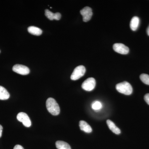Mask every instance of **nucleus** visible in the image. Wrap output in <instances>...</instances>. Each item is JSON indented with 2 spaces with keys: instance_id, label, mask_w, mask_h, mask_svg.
<instances>
[{
  "instance_id": "10",
  "label": "nucleus",
  "mask_w": 149,
  "mask_h": 149,
  "mask_svg": "<svg viewBox=\"0 0 149 149\" xmlns=\"http://www.w3.org/2000/svg\"><path fill=\"white\" fill-rule=\"evenodd\" d=\"M79 126H80V130H83L85 133H91L93 130L90 125L84 120H80L79 122Z\"/></svg>"
},
{
  "instance_id": "13",
  "label": "nucleus",
  "mask_w": 149,
  "mask_h": 149,
  "mask_svg": "<svg viewBox=\"0 0 149 149\" xmlns=\"http://www.w3.org/2000/svg\"><path fill=\"white\" fill-rule=\"evenodd\" d=\"M27 30L29 33L36 36H40L42 33V29L35 26H30L28 27Z\"/></svg>"
},
{
  "instance_id": "9",
  "label": "nucleus",
  "mask_w": 149,
  "mask_h": 149,
  "mask_svg": "<svg viewBox=\"0 0 149 149\" xmlns=\"http://www.w3.org/2000/svg\"><path fill=\"white\" fill-rule=\"evenodd\" d=\"M45 15L50 20H53L54 19H55V20H58L61 18V14L59 13H53L52 12L48 9L45 10Z\"/></svg>"
},
{
  "instance_id": "15",
  "label": "nucleus",
  "mask_w": 149,
  "mask_h": 149,
  "mask_svg": "<svg viewBox=\"0 0 149 149\" xmlns=\"http://www.w3.org/2000/svg\"><path fill=\"white\" fill-rule=\"evenodd\" d=\"M56 146L58 149H71L69 144L64 141H56Z\"/></svg>"
},
{
  "instance_id": "7",
  "label": "nucleus",
  "mask_w": 149,
  "mask_h": 149,
  "mask_svg": "<svg viewBox=\"0 0 149 149\" xmlns=\"http://www.w3.org/2000/svg\"><path fill=\"white\" fill-rule=\"evenodd\" d=\"M80 13L83 16V21L85 22H87L91 20L93 15L92 8L89 7H85L82 9L80 10Z\"/></svg>"
},
{
  "instance_id": "4",
  "label": "nucleus",
  "mask_w": 149,
  "mask_h": 149,
  "mask_svg": "<svg viewBox=\"0 0 149 149\" xmlns=\"http://www.w3.org/2000/svg\"><path fill=\"white\" fill-rule=\"evenodd\" d=\"M95 86V80L93 77H89L83 82L82 88L85 91H91L94 90Z\"/></svg>"
},
{
  "instance_id": "8",
  "label": "nucleus",
  "mask_w": 149,
  "mask_h": 149,
  "mask_svg": "<svg viewBox=\"0 0 149 149\" xmlns=\"http://www.w3.org/2000/svg\"><path fill=\"white\" fill-rule=\"evenodd\" d=\"M113 49L115 52L121 54H127L129 52L128 47L121 43H116L114 44Z\"/></svg>"
},
{
  "instance_id": "3",
  "label": "nucleus",
  "mask_w": 149,
  "mask_h": 149,
  "mask_svg": "<svg viewBox=\"0 0 149 149\" xmlns=\"http://www.w3.org/2000/svg\"><path fill=\"white\" fill-rule=\"evenodd\" d=\"M85 72H86V69L85 66L82 65L77 66L73 70L70 78L71 80H78L81 77H83L85 74Z\"/></svg>"
},
{
  "instance_id": "12",
  "label": "nucleus",
  "mask_w": 149,
  "mask_h": 149,
  "mask_svg": "<svg viewBox=\"0 0 149 149\" xmlns=\"http://www.w3.org/2000/svg\"><path fill=\"white\" fill-rule=\"evenodd\" d=\"M140 24V19L137 16L133 17L130 22V27L131 30L136 31L139 27Z\"/></svg>"
},
{
  "instance_id": "11",
  "label": "nucleus",
  "mask_w": 149,
  "mask_h": 149,
  "mask_svg": "<svg viewBox=\"0 0 149 149\" xmlns=\"http://www.w3.org/2000/svg\"><path fill=\"white\" fill-rule=\"evenodd\" d=\"M107 123L110 130H111L112 132L117 135L120 134L121 131H120V129L117 127L115 124L111 120H107Z\"/></svg>"
},
{
  "instance_id": "22",
  "label": "nucleus",
  "mask_w": 149,
  "mask_h": 149,
  "mask_svg": "<svg viewBox=\"0 0 149 149\" xmlns=\"http://www.w3.org/2000/svg\"><path fill=\"white\" fill-rule=\"evenodd\" d=\"M0 53H1V51H0Z\"/></svg>"
},
{
  "instance_id": "20",
  "label": "nucleus",
  "mask_w": 149,
  "mask_h": 149,
  "mask_svg": "<svg viewBox=\"0 0 149 149\" xmlns=\"http://www.w3.org/2000/svg\"><path fill=\"white\" fill-rule=\"evenodd\" d=\"M3 127L1 125H0V138L1 137L2 134Z\"/></svg>"
},
{
  "instance_id": "5",
  "label": "nucleus",
  "mask_w": 149,
  "mask_h": 149,
  "mask_svg": "<svg viewBox=\"0 0 149 149\" xmlns=\"http://www.w3.org/2000/svg\"><path fill=\"white\" fill-rule=\"evenodd\" d=\"M17 120L23 123L24 126L29 127L31 125V121L27 114L24 112H20L17 116Z\"/></svg>"
},
{
  "instance_id": "21",
  "label": "nucleus",
  "mask_w": 149,
  "mask_h": 149,
  "mask_svg": "<svg viewBox=\"0 0 149 149\" xmlns=\"http://www.w3.org/2000/svg\"><path fill=\"white\" fill-rule=\"evenodd\" d=\"M147 34H148V35L149 36V25L148 27V28L147 29Z\"/></svg>"
},
{
  "instance_id": "1",
  "label": "nucleus",
  "mask_w": 149,
  "mask_h": 149,
  "mask_svg": "<svg viewBox=\"0 0 149 149\" xmlns=\"http://www.w3.org/2000/svg\"><path fill=\"white\" fill-rule=\"evenodd\" d=\"M46 107L48 111L53 115H58L60 112V109L58 104L52 98H49L47 100Z\"/></svg>"
},
{
  "instance_id": "19",
  "label": "nucleus",
  "mask_w": 149,
  "mask_h": 149,
  "mask_svg": "<svg viewBox=\"0 0 149 149\" xmlns=\"http://www.w3.org/2000/svg\"><path fill=\"white\" fill-rule=\"evenodd\" d=\"M13 149H24L21 146L19 145H17Z\"/></svg>"
},
{
  "instance_id": "16",
  "label": "nucleus",
  "mask_w": 149,
  "mask_h": 149,
  "mask_svg": "<svg viewBox=\"0 0 149 149\" xmlns=\"http://www.w3.org/2000/svg\"><path fill=\"white\" fill-rule=\"evenodd\" d=\"M140 79L143 83L149 85V75L146 74H142L140 75Z\"/></svg>"
},
{
  "instance_id": "6",
  "label": "nucleus",
  "mask_w": 149,
  "mask_h": 149,
  "mask_svg": "<svg viewBox=\"0 0 149 149\" xmlns=\"http://www.w3.org/2000/svg\"><path fill=\"white\" fill-rule=\"evenodd\" d=\"M13 70L22 75H27L30 72V70L27 66L21 64H16L14 65Z\"/></svg>"
},
{
  "instance_id": "2",
  "label": "nucleus",
  "mask_w": 149,
  "mask_h": 149,
  "mask_svg": "<svg viewBox=\"0 0 149 149\" xmlns=\"http://www.w3.org/2000/svg\"><path fill=\"white\" fill-rule=\"evenodd\" d=\"M116 88L118 92L127 95H131L133 93L132 86L126 81L117 84L116 86Z\"/></svg>"
},
{
  "instance_id": "18",
  "label": "nucleus",
  "mask_w": 149,
  "mask_h": 149,
  "mask_svg": "<svg viewBox=\"0 0 149 149\" xmlns=\"http://www.w3.org/2000/svg\"><path fill=\"white\" fill-rule=\"evenodd\" d=\"M144 100L149 105V93L146 94L144 96Z\"/></svg>"
},
{
  "instance_id": "17",
  "label": "nucleus",
  "mask_w": 149,
  "mask_h": 149,
  "mask_svg": "<svg viewBox=\"0 0 149 149\" xmlns=\"http://www.w3.org/2000/svg\"><path fill=\"white\" fill-rule=\"evenodd\" d=\"M102 107V104L100 102L96 101L93 102L92 105V107L93 109L95 110H98L100 109Z\"/></svg>"
},
{
  "instance_id": "14",
  "label": "nucleus",
  "mask_w": 149,
  "mask_h": 149,
  "mask_svg": "<svg viewBox=\"0 0 149 149\" xmlns=\"http://www.w3.org/2000/svg\"><path fill=\"white\" fill-rule=\"evenodd\" d=\"M10 94L6 89L0 86V100H6L9 98Z\"/></svg>"
}]
</instances>
